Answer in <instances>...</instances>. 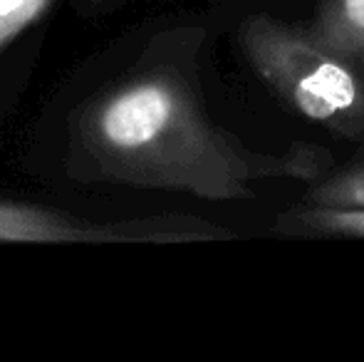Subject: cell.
<instances>
[{
    "instance_id": "1",
    "label": "cell",
    "mask_w": 364,
    "mask_h": 362,
    "mask_svg": "<svg viewBox=\"0 0 364 362\" xmlns=\"http://www.w3.org/2000/svg\"><path fill=\"white\" fill-rule=\"evenodd\" d=\"M80 179L178 191L206 201H243L263 179L312 181L325 151H253L208 117L198 85L181 65H141L97 92L73 124Z\"/></svg>"
},
{
    "instance_id": "2",
    "label": "cell",
    "mask_w": 364,
    "mask_h": 362,
    "mask_svg": "<svg viewBox=\"0 0 364 362\" xmlns=\"http://www.w3.org/2000/svg\"><path fill=\"white\" fill-rule=\"evenodd\" d=\"M238 43L253 73L285 107L340 137L364 134V70L317 43L307 28L250 15Z\"/></svg>"
},
{
    "instance_id": "3",
    "label": "cell",
    "mask_w": 364,
    "mask_h": 362,
    "mask_svg": "<svg viewBox=\"0 0 364 362\" xmlns=\"http://www.w3.org/2000/svg\"><path fill=\"white\" fill-rule=\"evenodd\" d=\"M191 216H151L136 221L92 223L50 208L0 201L3 243H112V241H191Z\"/></svg>"
},
{
    "instance_id": "4",
    "label": "cell",
    "mask_w": 364,
    "mask_h": 362,
    "mask_svg": "<svg viewBox=\"0 0 364 362\" xmlns=\"http://www.w3.org/2000/svg\"><path fill=\"white\" fill-rule=\"evenodd\" d=\"M305 28L327 50L364 70V0H320Z\"/></svg>"
},
{
    "instance_id": "5",
    "label": "cell",
    "mask_w": 364,
    "mask_h": 362,
    "mask_svg": "<svg viewBox=\"0 0 364 362\" xmlns=\"http://www.w3.org/2000/svg\"><path fill=\"white\" fill-rule=\"evenodd\" d=\"M307 203L325 206H364V164L342 169L317 181L307 193Z\"/></svg>"
},
{
    "instance_id": "6",
    "label": "cell",
    "mask_w": 364,
    "mask_h": 362,
    "mask_svg": "<svg viewBox=\"0 0 364 362\" xmlns=\"http://www.w3.org/2000/svg\"><path fill=\"white\" fill-rule=\"evenodd\" d=\"M55 0H0V53L43 20Z\"/></svg>"
}]
</instances>
